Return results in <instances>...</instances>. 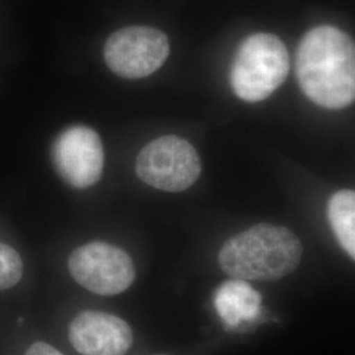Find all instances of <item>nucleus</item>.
I'll return each instance as SVG.
<instances>
[{
    "instance_id": "obj_5",
    "label": "nucleus",
    "mask_w": 355,
    "mask_h": 355,
    "mask_svg": "<svg viewBox=\"0 0 355 355\" xmlns=\"http://www.w3.org/2000/svg\"><path fill=\"white\" fill-rule=\"evenodd\" d=\"M69 271L86 290L112 296L128 290L136 278V267L123 249L107 242H89L69 257Z\"/></svg>"
},
{
    "instance_id": "obj_6",
    "label": "nucleus",
    "mask_w": 355,
    "mask_h": 355,
    "mask_svg": "<svg viewBox=\"0 0 355 355\" xmlns=\"http://www.w3.org/2000/svg\"><path fill=\"white\" fill-rule=\"evenodd\" d=\"M170 54L168 38L150 26H125L112 33L104 46V60L116 76L141 79L155 73Z\"/></svg>"
},
{
    "instance_id": "obj_7",
    "label": "nucleus",
    "mask_w": 355,
    "mask_h": 355,
    "mask_svg": "<svg viewBox=\"0 0 355 355\" xmlns=\"http://www.w3.org/2000/svg\"><path fill=\"white\" fill-rule=\"evenodd\" d=\"M51 159L60 177L74 189H89L102 178L104 149L96 130L73 125L62 130L51 146Z\"/></svg>"
},
{
    "instance_id": "obj_9",
    "label": "nucleus",
    "mask_w": 355,
    "mask_h": 355,
    "mask_svg": "<svg viewBox=\"0 0 355 355\" xmlns=\"http://www.w3.org/2000/svg\"><path fill=\"white\" fill-rule=\"evenodd\" d=\"M216 311L230 329L253 324L261 315L262 296L245 280L224 282L214 297Z\"/></svg>"
},
{
    "instance_id": "obj_8",
    "label": "nucleus",
    "mask_w": 355,
    "mask_h": 355,
    "mask_svg": "<svg viewBox=\"0 0 355 355\" xmlns=\"http://www.w3.org/2000/svg\"><path fill=\"white\" fill-rule=\"evenodd\" d=\"M69 340L82 355H125L133 343V333L117 316L86 311L70 324Z\"/></svg>"
},
{
    "instance_id": "obj_4",
    "label": "nucleus",
    "mask_w": 355,
    "mask_h": 355,
    "mask_svg": "<svg viewBox=\"0 0 355 355\" xmlns=\"http://www.w3.org/2000/svg\"><path fill=\"white\" fill-rule=\"evenodd\" d=\"M136 173L157 190L182 192L190 189L202 174V161L189 141L162 136L141 150Z\"/></svg>"
},
{
    "instance_id": "obj_1",
    "label": "nucleus",
    "mask_w": 355,
    "mask_h": 355,
    "mask_svg": "<svg viewBox=\"0 0 355 355\" xmlns=\"http://www.w3.org/2000/svg\"><path fill=\"white\" fill-rule=\"evenodd\" d=\"M296 76L305 95L327 110L354 102L355 48L343 31L320 26L306 32L296 51Z\"/></svg>"
},
{
    "instance_id": "obj_10",
    "label": "nucleus",
    "mask_w": 355,
    "mask_h": 355,
    "mask_svg": "<svg viewBox=\"0 0 355 355\" xmlns=\"http://www.w3.org/2000/svg\"><path fill=\"white\" fill-rule=\"evenodd\" d=\"M328 218L336 239L353 259L355 258V192L337 191L328 203Z\"/></svg>"
},
{
    "instance_id": "obj_11",
    "label": "nucleus",
    "mask_w": 355,
    "mask_h": 355,
    "mask_svg": "<svg viewBox=\"0 0 355 355\" xmlns=\"http://www.w3.org/2000/svg\"><path fill=\"white\" fill-rule=\"evenodd\" d=\"M23 261L19 253L0 242V291L12 288L23 277Z\"/></svg>"
},
{
    "instance_id": "obj_12",
    "label": "nucleus",
    "mask_w": 355,
    "mask_h": 355,
    "mask_svg": "<svg viewBox=\"0 0 355 355\" xmlns=\"http://www.w3.org/2000/svg\"><path fill=\"white\" fill-rule=\"evenodd\" d=\"M26 355H64L60 353L55 347H53L51 345L45 343H33L32 346H29V349L26 350Z\"/></svg>"
},
{
    "instance_id": "obj_3",
    "label": "nucleus",
    "mask_w": 355,
    "mask_h": 355,
    "mask_svg": "<svg viewBox=\"0 0 355 355\" xmlns=\"http://www.w3.org/2000/svg\"><path fill=\"white\" fill-rule=\"evenodd\" d=\"M288 70L284 42L271 33H255L242 42L234 57L230 85L241 101L262 102L283 85Z\"/></svg>"
},
{
    "instance_id": "obj_2",
    "label": "nucleus",
    "mask_w": 355,
    "mask_h": 355,
    "mask_svg": "<svg viewBox=\"0 0 355 355\" xmlns=\"http://www.w3.org/2000/svg\"><path fill=\"white\" fill-rule=\"evenodd\" d=\"M302 255V242L290 229L258 224L229 239L218 263L233 279L277 280L295 271Z\"/></svg>"
}]
</instances>
